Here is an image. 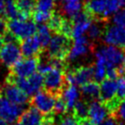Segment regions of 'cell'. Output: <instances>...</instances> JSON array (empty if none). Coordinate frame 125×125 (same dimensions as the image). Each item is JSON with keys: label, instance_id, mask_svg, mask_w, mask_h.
Listing matches in <instances>:
<instances>
[{"label": "cell", "instance_id": "obj_1", "mask_svg": "<svg viewBox=\"0 0 125 125\" xmlns=\"http://www.w3.org/2000/svg\"><path fill=\"white\" fill-rule=\"evenodd\" d=\"M72 38L62 34H54L47 48L49 59L67 60L72 48Z\"/></svg>", "mask_w": 125, "mask_h": 125}, {"label": "cell", "instance_id": "obj_2", "mask_svg": "<svg viewBox=\"0 0 125 125\" xmlns=\"http://www.w3.org/2000/svg\"><path fill=\"white\" fill-rule=\"evenodd\" d=\"M7 81L17 85L28 96H34L38 92L41 91L42 88H44V76L39 72H36L29 78L26 79L18 78L9 74Z\"/></svg>", "mask_w": 125, "mask_h": 125}, {"label": "cell", "instance_id": "obj_3", "mask_svg": "<svg viewBox=\"0 0 125 125\" xmlns=\"http://www.w3.org/2000/svg\"><path fill=\"white\" fill-rule=\"evenodd\" d=\"M38 27L33 20H7V30L11 32L18 44L36 34Z\"/></svg>", "mask_w": 125, "mask_h": 125}, {"label": "cell", "instance_id": "obj_4", "mask_svg": "<svg viewBox=\"0 0 125 125\" xmlns=\"http://www.w3.org/2000/svg\"><path fill=\"white\" fill-rule=\"evenodd\" d=\"M66 71L52 68L44 76V88L47 91L55 95L62 92L66 83Z\"/></svg>", "mask_w": 125, "mask_h": 125}, {"label": "cell", "instance_id": "obj_5", "mask_svg": "<svg viewBox=\"0 0 125 125\" xmlns=\"http://www.w3.org/2000/svg\"><path fill=\"white\" fill-rule=\"evenodd\" d=\"M66 83L72 86H83L84 84L91 81L94 78V67L90 66H80L75 69L66 71L65 74Z\"/></svg>", "mask_w": 125, "mask_h": 125}, {"label": "cell", "instance_id": "obj_6", "mask_svg": "<svg viewBox=\"0 0 125 125\" xmlns=\"http://www.w3.org/2000/svg\"><path fill=\"white\" fill-rule=\"evenodd\" d=\"M97 58H101L106 63L107 68L114 67L119 68L123 64L125 54L122 49L115 48L113 46H104L95 52Z\"/></svg>", "mask_w": 125, "mask_h": 125}, {"label": "cell", "instance_id": "obj_7", "mask_svg": "<svg viewBox=\"0 0 125 125\" xmlns=\"http://www.w3.org/2000/svg\"><path fill=\"white\" fill-rule=\"evenodd\" d=\"M57 96L47 90H41L35 94L32 98V106L35 107L43 115L52 113L55 107Z\"/></svg>", "mask_w": 125, "mask_h": 125}, {"label": "cell", "instance_id": "obj_8", "mask_svg": "<svg viewBox=\"0 0 125 125\" xmlns=\"http://www.w3.org/2000/svg\"><path fill=\"white\" fill-rule=\"evenodd\" d=\"M23 106H19L8 101L0 93V117L8 123H15L25 111Z\"/></svg>", "mask_w": 125, "mask_h": 125}, {"label": "cell", "instance_id": "obj_9", "mask_svg": "<svg viewBox=\"0 0 125 125\" xmlns=\"http://www.w3.org/2000/svg\"><path fill=\"white\" fill-rule=\"evenodd\" d=\"M39 63V58H25L11 68L10 74L18 78H29L37 72Z\"/></svg>", "mask_w": 125, "mask_h": 125}, {"label": "cell", "instance_id": "obj_10", "mask_svg": "<svg viewBox=\"0 0 125 125\" xmlns=\"http://www.w3.org/2000/svg\"><path fill=\"white\" fill-rule=\"evenodd\" d=\"M83 11L93 21L105 22L107 20V0H84Z\"/></svg>", "mask_w": 125, "mask_h": 125}, {"label": "cell", "instance_id": "obj_11", "mask_svg": "<svg viewBox=\"0 0 125 125\" xmlns=\"http://www.w3.org/2000/svg\"><path fill=\"white\" fill-rule=\"evenodd\" d=\"M17 43L18 42L4 44L0 49V63L9 69L21 60L22 53L20 47Z\"/></svg>", "mask_w": 125, "mask_h": 125}, {"label": "cell", "instance_id": "obj_12", "mask_svg": "<svg viewBox=\"0 0 125 125\" xmlns=\"http://www.w3.org/2000/svg\"><path fill=\"white\" fill-rule=\"evenodd\" d=\"M103 40L109 46L124 50L125 49V28L112 25L108 26L104 29Z\"/></svg>", "mask_w": 125, "mask_h": 125}, {"label": "cell", "instance_id": "obj_13", "mask_svg": "<svg viewBox=\"0 0 125 125\" xmlns=\"http://www.w3.org/2000/svg\"><path fill=\"white\" fill-rule=\"evenodd\" d=\"M0 93L7 98L8 101L19 106L25 107L28 103L29 96L27 93H25L17 85L10 82L6 81V83L4 84L0 90Z\"/></svg>", "mask_w": 125, "mask_h": 125}, {"label": "cell", "instance_id": "obj_14", "mask_svg": "<svg viewBox=\"0 0 125 125\" xmlns=\"http://www.w3.org/2000/svg\"><path fill=\"white\" fill-rule=\"evenodd\" d=\"M22 56L25 58H39L44 51L37 35L30 37L19 43Z\"/></svg>", "mask_w": 125, "mask_h": 125}, {"label": "cell", "instance_id": "obj_15", "mask_svg": "<svg viewBox=\"0 0 125 125\" xmlns=\"http://www.w3.org/2000/svg\"><path fill=\"white\" fill-rule=\"evenodd\" d=\"M110 116L107 108L101 101H92L89 103V120L93 125H101Z\"/></svg>", "mask_w": 125, "mask_h": 125}, {"label": "cell", "instance_id": "obj_16", "mask_svg": "<svg viewBox=\"0 0 125 125\" xmlns=\"http://www.w3.org/2000/svg\"><path fill=\"white\" fill-rule=\"evenodd\" d=\"M117 81L109 79H105L101 81V92H100V100L101 102L106 106L115 99H117Z\"/></svg>", "mask_w": 125, "mask_h": 125}, {"label": "cell", "instance_id": "obj_17", "mask_svg": "<svg viewBox=\"0 0 125 125\" xmlns=\"http://www.w3.org/2000/svg\"><path fill=\"white\" fill-rule=\"evenodd\" d=\"M91 49H93V46L89 42L86 37L82 36L80 38H78L74 41V45L72 46V48L70 49L68 59L74 60V59H78L79 57H81V56L87 54Z\"/></svg>", "mask_w": 125, "mask_h": 125}, {"label": "cell", "instance_id": "obj_18", "mask_svg": "<svg viewBox=\"0 0 125 125\" xmlns=\"http://www.w3.org/2000/svg\"><path fill=\"white\" fill-rule=\"evenodd\" d=\"M43 121L44 116L33 106L26 110L19 119L22 125H42Z\"/></svg>", "mask_w": 125, "mask_h": 125}, {"label": "cell", "instance_id": "obj_19", "mask_svg": "<svg viewBox=\"0 0 125 125\" xmlns=\"http://www.w3.org/2000/svg\"><path fill=\"white\" fill-rule=\"evenodd\" d=\"M60 14L68 16L70 18L80 12L81 2L80 0H59Z\"/></svg>", "mask_w": 125, "mask_h": 125}, {"label": "cell", "instance_id": "obj_20", "mask_svg": "<svg viewBox=\"0 0 125 125\" xmlns=\"http://www.w3.org/2000/svg\"><path fill=\"white\" fill-rule=\"evenodd\" d=\"M60 96L65 101L67 106H68V109L69 110H73L74 106L79 101L80 91H79V90H78V88L76 86L69 85L68 87L63 89Z\"/></svg>", "mask_w": 125, "mask_h": 125}, {"label": "cell", "instance_id": "obj_21", "mask_svg": "<svg viewBox=\"0 0 125 125\" xmlns=\"http://www.w3.org/2000/svg\"><path fill=\"white\" fill-rule=\"evenodd\" d=\"M16 7L21 15L26 18H32L37 10V0H15Z\"/></svg>", "mask_w": 125, "mask_h": 125}, {"label": "cell", "instance_id": "obj_22", "mask_svg": "<svg viewBox=\"0 0 125 125\" xmlns=\"http://www.w3.org/2000/svg\"><path fill=\"white\" fill-rule=\"evenodd\" d=\"M66 19L67 18L60 13H57L54 11L51 18L47 22V25L51 30V32H53L54 34H60Z\"/></svg>", "mask_w": 125, "mask_h": 125}, {"label": "cell", "instance_id": "obj_23", "mask_svg": "<svg viewBox=\"0 0 125 125\" xmlns=\"http://www.w3.org/2000/svg\"><path fill=\"white\" fill-rule=\"evenodd\" d=\"M81 92L84 96L88 99L94 101L95 99L100 98L101 92V86L99 85L97 81H90L88 83L81 86Z\"/></svg>", "mask_w": 125, "mask_h": 125}, {"label": "cell", "instance_id": "obj_24", "mask_svg": "<svg viewBox=\"0 0 125 125\" xmlns=\"http://www.w3.org/2000/svg\"><path fill=\"white\" fill-rule=\"evenodd\" d=\"M73 116L80 122L89 119V103L84 101H79L73 108Z\"/></svg>", "mask_w": 125, "mask_h": 125}, {"label": "cell", "instance_id": "obj_25", "mask_svg": "<svg viewBox=\"0 0 125 125\" xmlns=\"http://www.w3.org/2000/svg\"><path fill=\"white\" fill-rule=\"evenodd\" d=\"M37 37H38L39 43L41 45L43 50H45L48 46H49V42L51 40V30L49 29L47 24H41L38 27L37 29Z\"/></svg>", "mask_w": 125, "mask_h": 125}, {"label": "cell", "instance_id": "obj_26", "mask_svg": "<svg viewBox=\"0 0 125 125\" xmlns=\"http://www.w3.org/2000/svg\"><path fill=\"white\" fill-rule=\"evenodd\" d=\"M5 17L9 20H27L26 18L19 13L16 7L15 0H7L6 1V15Z\"/></svg>", "mask_w": 125, "mask_h": 125}, {"label": "cell", "instance_id": "obj_27", "mask_svg": "<svg viewBox=\"0 0 125 125\" xmlns=\"http://www.w3.org/2000/svg\"><path fill=\"white\" fill-rule=\"evenodd\" d=\"M106 71H107V66L105 61L101 58H97L96 65L94 67V79L97 82L104 80Z\"/></svg>", "mask_w": 125, "mask_h": 125}, {"label": "cell", "instance_id": "obj_28", "mask_svg": "<svg viewBox=\"0 0 125 125\" xmlns=\"http://www.w3.org/2000/svg\"><path fill=\"white\" fill-rule=\"evenodd\" d=\"M99 21H95L93 23H91L90 28H89V38H91L92 40H96L98 38H100L104 33V29H102V25H101Z\"/></svg>", "mask_w": 125, "mask_h": 125}, {"label": "cell", "instance_id": "obj_29", "mask_svg": "<svg viewBox=\"0 0 125 125\" xmlns=\"http://www.w3.org/2000/svg\"><path fill=\"white\" fill-rule=\"evenodd\" d=\"M125 6V0H107V18L117 13Z\"/></svg>", "mask_w": 125, "mask_h": 125}, {"label": "cell", "instance_id": "obj_30", "mask_svg": "<svg viewBox=\"0 0 125 125\" xmlns=\"http://www.w3.org/2000/svg\"><path fill=\"white\" fill-rule=\"evenodd\" d=\"M56 6V0H37V10L53 13Z\"/></svg>", "mask_w": 125, "mask_h": 125}, {"label": "cell", "instance_id": "obj_31", "mask_svg": "<svg viewBox=\"0 0 125 125\" xmlns=\"http://www.w3.org/2000/svg\"><path fill=\"white\" fill-rule=\"evenodd\" d=\"M68 111H69V109H68V106H67L65 101L63 100L61 96H58L56 99L54 111L58 114H65Z\"/></svg>", "mask_w": 125, "mask_h": 125}, {"label": "cell", "instance_id": "obj_32", "mask_svg": "<svg viewBox=\"0 0 125 125\" xmlns=\"http://www.w3.org/2000/svg\"><path fill=\"white\" fill-rule=\"evenodd\" d=\"M53 13H46L42 11L36 10V12L32 16V20L35 23H42V22H48L49 18H51Z\"/></svg>", "mask_w": 125, "mask_h": 125}, {"label": "cell", "instance_id": "obj_33", "mask_svg": "<svg viewBox=\"0 0 125 125\" xmlns=\"http://www.w3.org/2000/svg\"><path fill=\"white\" fill-rule=\"evenodd\" d=\"M117 97L123 101L125 100V78L124 77H120L117 80Z\"/></svg>", "mask_w": 125, "mask_h": 125}, {"label": "cell", "instance_id": "obj_34", "mask_svg": "<svg viewBox=\"0 0 125 125\" xmlns=\"http://www.w3.org/2000/svg\"><path fill=\"white\" fill-rule=\"evenodd\" d=\"M59 125H80V122L73 115H67L60 119Z\"/></svg>", "mask_w": 125, "mask_h": 125}, {"label": "cell", "instance_id": "obj_35", "mask_svg": "<svg viewBox=\"0 0 125 125\" xmlns=\"http://www.w3.org/2000/svg\"><path fill=\"white\" fill-rule=\"evenodd\" d=\"M113 22L115 25H118L121 27L125 28V9L119 11L113 17Z\"/></svg>", "mask_w": 125, "mask_h": 125}, {"label": "cell", "instance_id": "obj_36", "mask_svg": "<svg viewBox=\"0 0 125 125\" xmlns=\"http://www.w3.org/2000/svg\"><path fill=\"white\" fill-rule=\"evenodd\" d=\"M117 116H118L119 118L122 119V120L125 121V100H123L122 101L121 105H120L119 110L117 111V113H116V116H115V119H116Z\"/></svg>", "mask_w": 125, "mask_h": 125}, {"label": "cell", "instance_id": "obj_37", "mask_svg": "<svg viewBox=\"0 0 125 125\" xmlns=\"http://www.w3.org/2000/svg\"><path fill=\"white\" fill-rule=\"evenodd\" d=\"M7 19L6 17H0V35L7 30Z\"/></svg>", "mask_w": 125, "mask_h": 125}, {"label": "cell", "instance_id": "obj_38", "mask_svg": "<svg viewBox=\"0 0 125 125\" xmlns=\"http://www.w3.org/2000/svg\"><path fill=\"white\" fill-rule=\"evenodd\" d=\"M55 124H56L55 118L51 114L46 115L45 117H44V121H43L42 125H55Z\"/></svg>", "mask_w": 125, "mask_h": 125}, {"label": "cell", "instance_id": "obj_39", "mask_svg": "<svg viewBox=\"0 0 125 125\" xmlns=\"http://www.w3.org/2000/svg\"><path fill=\"white\" fill-rule=\"evenodd\" d=\"M101 125H117V120L113 117H109Z\"/></svg>", "mask_w": 125, "mask_h": 125}, {"label": "cell", "instance_id": "obj_40", "mask_svg": "<svg viewBox=\"0 0 125 125\" xmlns=\"http://www.w3.org/2000/svg\"><path fill=\"white\" fill-rule=\"evenodd\" d=\"M6 15V2L5 0H0V16L5 17Z\"/></svg>", "mask_w": 125, "mask_h": 125}, {"label": "cell", "instance_id": "obj_41", "mask_svg": "<svg viewBox=\"0 0 125 125\" xmlns=\"http://www.w3.org/2000/svg\"><path fill=\"white\" fill-rule=\"evenodd\" d=\"M80 125H93L91 122H90V121L88 119V120H86V121H83V122H81L80 123Z\"/></svg>", "mask_w": 125, "mask_h": 125}, {"label": "cell", "instance_id": "obj_42", "mask_svg": "<svg viewBox=\"0 0 125 125\" xmlns=\"http://www.w3.org/2000/svg\"><path fill=\"white\" fill-rule=\"evenodd\" d=\"M0 125H10V123H8L7 121H5L4 119L0 117Z\"/></svg>", "mask_w": 125, "mask_h": 125}, {"label": "cell", "instance_id": "obj_43", "mask_svg": "<svg viewBox=\"0 0 125 125\" xmlns=\"http://www.w3.org/2000/svg\"><path fill=\"white\" fill-rule=\"evenodd\" d=\"M15 125H22V124H21L20 122H17V123H16V124H15Z\"/></svg>", "mask_w": 125, "mask_h": 125}, {"label": "cell", "instance_id": "obj_44", "mask_svg": "<svg viewBox=\"0 0 125 125\" xmlns=\"http://www.w3.org/2000/svg\"><path fill=\"white\" fill-rule=\"evenodd\" d=\"M122 65L125 67V57H124V59H123V64H122Z\"/></svg>", "mask_w": 125, "mask_h": 125}]
</instances>
